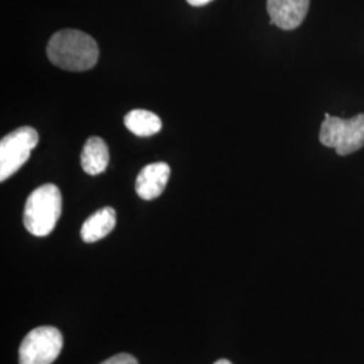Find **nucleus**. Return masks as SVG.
Wrapping results in <instances>:
<instances>
[{"label":"nucleus","instance_id":"f257e3e1","mask_svg":"<svg viewBox=\"0 0 364 364\" xmlns=\"http://www.w3.org/2000/svg\"><path fill=\"white\" fill-rule=\"evenodd\" d=\"M46 52L53 65L70 72L90 70L99 60L96 41L75 28L57 31L49 41Z\"/></svg>","mask_w":364,"mask_h":364},{"label":"nucleus","instance_id":"f8f14e48","mask_svg":"<svg viewBox=\"0 0 364 364\" xmlns=\"http://www.w3.org/2000/svg\"><path fill=\"white\" fill-rule=\"evenodd\" d=\"M191 6H195V7H200V6H205L210 3L212 0H186Z\"/></svg>","mask_w":364,"mask_h":364},{"label":"nucleus","instance_id":"423d86ee","mask_svg":"<svg viewBox=\"0 0 364 364\" xmlns=\"http://www.w3.org/2000/svg\"><path fill=\"white\" fill-rule=\"evenodd\" d=\"M311 0H267L270 25L282 30H294L304 22Z\"/></svg>","mask_w":364,"mask_h":364},{"label":"nucleus","instance_id":"20e7f679","mask_svg":"<svg viewBox=\"0 0 364 364\" xmlns=\"http://www.w3.org/2000/svg\"><path fill=\"white\" fill-rule=\"evenodd\" d=\"M39 142L33 127H21L6 135L0 142V181H6L21 169Z\"/></svg>","mask_w":364,"mask_h":364},{"label":"nucleus","instance_id":"1a4fd4ad","mask_svg":"<svg viewBox=\"0 0 364 364\" xmlns=\"http://www.w3.org/2000/svg\"><path fill=\"white\" fill-rule=\"evenodd\" d=\"M81 168L90 174L97 176L105 171L109 162V151L105 141L99 136H92L82 149L81 153Z\"/></svg>","mask_w":364,"mask_h":364},{"label":"nucleus","instance_id":"0eeeda50","mask_svg":"<svg viewBox=\"0 0 364 364\" xmlns=\"http://www.w3.org/2000/svg\"><path fill=\"white\" fill-rule=\"evenodd\" d=\"M170 177V168L165 162H156L144 166L138 174L135 191L144 200H154L164 193Z\"/></svg>","mask_w":364,"mask_h":364},{"label":"nucleus","instance_id":"f03ea898","mask_svg":"<svg viewBox=\"0 0 364 364\" xmlns=\"http://www.w3.org/2000/svg\"><path fill=\"white\" fill-rule=\"evenodd\" d=\"M63 197L54 183H45L27 197L23 224L34 236H48L61 218Z\"/></svg>","mask_w":364,"mask_h":364},{"label":"nucleus","instance_id":"9b49d317","mask_svg":"<svg viewBox=\"0 0 364 364\" xmlns=\"http://www.w3.org/2000/svg\"><path fill=\"white\" fill-rule=\"evenodd\" d=\"M100 364H138V360L130 353H117Z\"/></svg>","mask_w":364,"mask_h":364},{"label":"nucleus","instance_id":"6e6552de","mask_svg":"<svg viewBox=\"0 0 364 364\" xmlns=\"http://www.w3.org/2000/svg\"><path fill=\"white\" fill-rule=\"evenodd\" d=\"M117 225V213L111 207L99 209L81 227V237L85 243H95L105 237Z\"/></svg>","mask_w":364,"mask_h":364},{"label":"nucleus","instance_id":"39448f33","mask_svg":"<svg viewBox=\"0 0 364 364\" xmlns=\"http://www.w3.org/2000/svg\"><path fill=\"white\" fill-rule=\"evenodd\" d=\"M64 338L54 326H38L28 332L19 347V364H52L61 353Z\"/></svg>","mask_w":364,"mask_h":364},{"label":"nucleus","instance_id":"7ed1b4c3","mask_svg":"<svg viewBox=\"0 0 364 364\" xmlns=\"http://www.w3.org/2000/svg\"><path fill=\"white\" fill-rule=\"evenodd\" d=\"M320 142L335 149L344 156L360 150L364 146V114L351 119H341L326 114L320 130Z\"/></svg>","mask_w":364,"mask_h":364},{"label":"nucleus","instance_id":"9d476101","mask_svg":"<svg viewBox=\"0 0 364 364\" xmlns=\"http://www.w3.org/2000/svg\"><path fill=\"white\" fill-rule=\"evenodd\" d=\"M124 126L136 136H151L161 131L162 122L150 111L134 109L124 117Z\"/></svg>","mask_w":364,"mask_h":364},{"label":"nucleus","instance_id":"ddd939ff","mask_svg":"<svg viewBox=\"0 0 364 364\" xmlns=\"http://www.w3.org/2000/svg\"><path fill=\"white\" fill-rule=\"evenodd\" d=\"M215 364H232L230 360H225V359H220V360H218Z\"/></svg>","mask_w":364,"mask_h":364}]
</instances>
